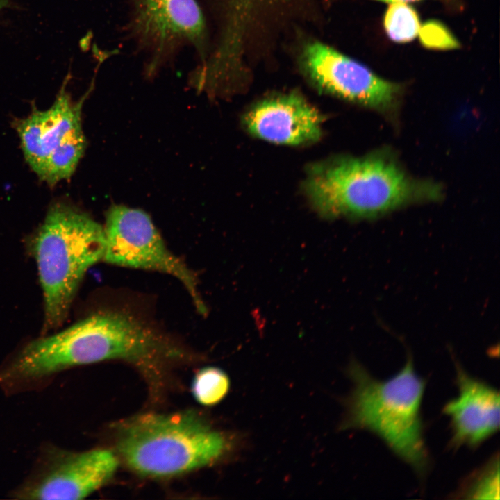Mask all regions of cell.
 <instances>
[{"mask_svg":"<svg viewBox=\"0 0 500 500\" xmlns=\"http://www.w3.org/2000/svg\"><path fill=\"white\" fill-rule=\"evenodd\" d=\"M185 357L165 334L128 312H95L56 333L24 345L19 362L32 382L47 385L70 368L122 360L144 369Z\"/></svg>","mask_w":500,"mask_h":500,"instance_id":"1","label":"cell"},{"mask_svg":"<svg viewBox=\"0 0 500 500\" xmlns=\"http://www.w3.org/2000/svg\"><path fill=\"white\" fill-rule=\"evenodd\" d=\"M116 444L133 472L165 478L240 458L249 440L244 432L217 428L186 412L131 417L118 428Z\"/></svg>","mask_w":500,"mask_h":500,"instance_id":"2","label":"cell"},{"mask_svg":"<svg viewBox=\"0 0 500 500\" xmlns=\"http://www.w3.org/2000/svg\"><path fill=\"white\" fill-rule=\"evenodd\" d=\"M304 189L323 217L355 219L376 218L442 196L438 184L411 177L383 151L315 163L308 170Z\"/></svg>","mask_w":500,"mask_h":500,"instance_id":"3","label":"cell"},{"mask_svg":"<svg viewBox=\"0 0 500 500\" xmlns=\"http://www.w3.org/2000/svg\"><path fill=\"white\" fill-rule=\"evenodd\" d=\"M347 372L352 388L343 400L344 415L339 429H365L376 434L397 455L423 472L428 461L420 417L425 383L412 360L385 381L374 378L356 360Z\"/></svg>","mask_w":500,"mask_h":500,"instance_id":"4","label":"cell"},{"mask_svg":"<svg viewBox=\"0 0 500 500\" xmlns=\"http://www.w3.org/2000/svg\"><path fill=\"white\" fill-rule=\"evenodd\" d=\"M104 249L103 227L88 214L62 203L48 210L31 243L46 330L65 320L83 276L103 260Z\"/></svg>","mask_w":500,"mask_h":500,"instance_id":"5","label":"cell"},{"mask_svg":"<svg viewBox=\"0 0 500 500\" xmlns=\"http://www.w3.org/2000/svg\"><path fill=\"white\" fill-rule=\"evenodd\" d=\"M66 83L50 108H34L15 122L26 162L50 185L72 176L86 147L81 124L84 99L72 101Z\"/></svg>","mask_w":500,"mask_h":500,"instance_id":"6","label":"cell"},{"mask_svg":"<svg viewBox=\"0 0 500 500\" xmlns=\"http://www.w3.org/2000/svg\"><path fill=\"white\" fill-rule=\"evenodd\" d=\"M103 231V261L172 276L183 285L200 314L206 312L195 274L167 247L147 213L122 205L111 206L106 213Z\"/></svg>","mask_w":500,"mask_h":500,"instance_id":"7","label":"cell"},{"mask_svg":"<svg viewBox=\"0 0 500 500\" xmlns=\"http://www.w3.org/2000/svg\"><path fill=\"white\" fill-rule=\"evenodd\" d=\"M131 38L147 55L152 75L180 48L189 46L205 59L206 28L197 0H131Z\"/></svg>","mask_w":500,"mask_h":500,"instance_id":"8","label":"cell"},{"mask_svg":"<svg viewBox=\"0 0 500 500\" xmlns=\"http://www.w3.org/2000/svg\"><path fill=\"white\" fill-rule=\"evenodd\" d=\"M116 454L106 449L83 452L48 444L32 472L12 492L18 499H82L104 485L119 467Z\"/></svg>","mask_w":500,"mask_h":500,"instance_id":"9","label":"cell"},{"mask_svg":"<svg viewBox=\"0 0 500 500\" xmlns=\"http://www.w3.org/2000/svg\"><path fill=\"white\" fill-rule=\"evenodd\" d=\"M306 72L322 91L383 113L398 106L400 85L385 80L365 65L319 42L306 47Z\"/></svg>","mask_w":500,"mask_h":500,"instance_id":"10","label":"cell"},{"mask_svg":"<svg viewBox=\"0 0 500 500\" xmlns=\"http://www.w3.org/2000/svg\"><path fill=\"white\" fill-rule=\"evenodd\" d=\"M322 122L321 113L296 93L260 101L243 117L244 126L251 135L287 145L317 142L322 136Z\"/></svg>","mask_w":500,"mask_h":500,"instance_id":"11","label":"cell"},{"mask_svg":"<svg viewBox=\"0 0 500 500\" xmlns=\"http://www.w3.org/2000/svg\"><path fill=\"white\" fill-rule=\"evenodd\" d=\"M458 395L447 403L444 412L450 417L456 444L476 445L499 427V394L489 385L457 366Z\"/></svg>","mask_w":500,"mask_h":500,"instance_id":"12","label":"cell"},{"mask_svg":"<svg viewBox=\"0 0 500 500\" xmlns=\"http://www.w3.org/2000/svg\"><path fill=\"white\" fill-rule=\"evenodd\" d=\"M230 385V379L225 372L216 367H206L196 374L192 390L199 403L212 406L225 398Z\"/></svg>","mask_w":500,"mask_h":500,"instance_id":"13","label":"cell"},{"mask_svg":"<svg viewBox=\"0 0 500 500\" xmlns=\"http://www.w3.org/2000/svg\"><path fill=\"white\" fill-rule=\"evenodd\" d=\"M384 26L389 38L397 42L412 40L420 28L415 10L401 2L390 3L385 15Z\"/></svg>","mask_w":500,"mask_h":500,"instance_id":"14","label":"cell"},{"mask_svg":"<svg viewBox=\"0 0 500 500\" xmlns=\"http://www.w3.org/2000/svg\"><path fill=\"white\" fill-rule=\"evenodd\" d=\"M419 38L424 45L434 49H455L459 43L451 33L440 23L427 22L420 26Z\"/></svg>","mask_w":500,"mask_h":500,"instance_id":"15","label":"cell"},{"mask_svg":"<svg viewBox=\"0 0 500 500\" xmlns=\"http://www.w3.org/2000/svg\"><path fill=\"white\" fill-rule=\"evenodd\" d=\"M499 461L492 464L474 482L469 491L474 499H499Z\"/></svg>","mask_w":500,"mask_h":500,"instance_id":"16","label":"cell"},{"mask_svg":"<svg viewBox=\"0 0 500 500\" xmlns=\"http://www.w3.org/2000/svg\"><path fill=\"white\" fill-rule=\"evenodd\" d=\"M254 0H229V2L232 3L233 6H238L239 3H251Z\"/></svg>","mask_w":500,"mask_h":500,"instance_id":"17","label":"cell"},{"mask_svg":"<svg viewBox=\"0 0 500 500\" xmlns=\"http://www.w3.org/2000/svg\"><path fill=\"white\" fill-rule=\"evenodd\" d=\"M378 1L387 2L389 3H399V2L406 3L408 1H417V0H378Z\"/></svg>","mask_w":500,"mask_h":500,"instance_id":"18","label":"cell"},{"mask_svg":"<svg viewBox=\"0 0 500 500\" xmlns=\"http://www.w3.org/2000/svg\"><path fill=\"white\" fill-rule=\"evenodd\" d=\"M3 1H4V0H0V9H1V6H3Z\"/></svg>","mask_w":500,"mask_h":500,"instance_id":"19","label":"cell"}]
</instances>
